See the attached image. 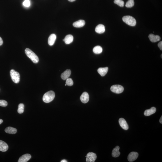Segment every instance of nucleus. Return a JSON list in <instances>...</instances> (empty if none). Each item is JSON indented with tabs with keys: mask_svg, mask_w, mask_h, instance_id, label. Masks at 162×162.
<instances>
[{
	"mask_svg": "<svg viewBox=\"0 0 162 162\" xmlns=\"http://www.w3.org/2000/svg\"><path fill=\"white\" fill-rule=\"evenodd\" d=\"M26 55L31 59L33 63H37L39 61V58L36 54L30 49L27 48L25 50Z\"/></svg>",
	"mask_w": 162,
	"mask_h": 162,
	"instance_id": "1",
	"label": "nucleus"
},
{
	"mask_svg": "<svg viewBox=\"0 0 162 162\" xmlns=\"http://www.w3.org/2000/svg\"><path fill=\"white\" fill-rule=\"evenodd\" d=\"M55 97L54 92L53 91H50L45 93L44 95L43 100L46 103H49L52 101Z\"/></svg>",
	"mask_w": 162,
	"mask_h": 162,
	"instance_id": "2",
	"label": "nucleus"
},
{
	"mask_svg": "<svg viewBox=\"0 0 162 162\" xmlns=\"http://www.w3.org/2000/svg\"><path fill=\"white\" fill-rule=\"evenodd\" d=\"M124 22L128 25L135 26L136 24V20L135 18L130 16H125L122 19Z\"/></svg>",
	"mask_w": 162,
	"mask_h": 162,
	"instance_id": "3",
	"label": "nucleus"
},
{
	"mask_svg": "<svg viewBox=\"0 0 162 162\" xmlns=\"http://www.w3.org/2000/svg\"><path fill=\"white\" fill-rule=\"evenodd\" d=\"M10 75L11 79L14 83L17 84L20 81L19 73L13 69L11 70L10 71Z\"/></svg>",
	"mask_w": 162,
	"mask_h": 162,
	"instance_id": "4",
	"label": "nucleus"
},
{
	"mask_svg": "<svg viewBox=\"0 0 162 162\" xmlns=\"http://www.w3.org/2000/svg\"><path fill=\"white\" fill-rule=\"evenodd\" d=\"M124 88L122 86L119 85H116L111 86L110 88V90L113 92L119 94L121 93L124 91Z\"/></svg>",
	"mask_w": 162,
	"mask_h": 162,
	"instance_id": "5",
	"label": "nucleus"
},
{
	"mask_svg": "<svg viewBox=\"0 0 162 162\" xmlns=\"http://www.w3.org/2000/svg\"><path fill=\"white\" fill-rule=\"evenodd\" d=\"M97 158V156L95 153L90 152L86 156V162H94Z\"/></svg>",
	"mask_w": 162,
	"mask_h": 162,
	"instance_id": "6",
	"label": "nucleus"
},
{
	"mask_svg": "<svg viewBox=\"0 0 162 162\" xmlns=\"http://www.w3.org/2000/svg\"><path fill=\"white\" fill-rule=\"evenodd\" d=\"M138 154L136 152H131L128 155V161L130 162H132L135 161L138 158Z\"/></svg>",
	"mask_w": 162,
	"mask_h": 162,
	"instance_id": "7",
	"label": "nucleus"
},
{
	"mask_svg": "<svg viewBox=\"0 0 162 162\" xmlns=\"http://www.w3.org/2000/svg\"><path fill=\"white\" fill-rule=\"evenodd\" d=\"M80 99L82 102L84 103H86L89 100V96L88 93L86 92L83 93L80 97Z\"/></svg>",
	"mask_w": 162,
	"mask_h": 162,
	"instance_id": "8",
	"label": "nucleus"
},
{
	"mask_svg": "<svg viewBox=\"0 0 162 162\" xmlns=\"http://www.w3.org/2000/svg\"><path fill=\"white\" fill-rule=\"evenodd\" d=\"M119 125L123 129L127 130L128 129V126L126 121L123 118H121L119 120Z\"/></svg>",
	"mask_w": 162,
	"mask_h": 162,
	"instance_id": "9",
	"label": "nucleus"
},
{
	"mask_svg": "<svg viewBox=\"0 0 162 162\" xmlns=\"http://www.w3.org/2000/svg\"><path fill=\"white\" fill-rule=\"evenodd\" d=\"M31 156L30 154H26L22 156L18 160V162H27L31 158Z\"/></svg>",
	"mask_w": 162,
	"mask_h": 162,
	"instance_id": "10",
	"label": "nucleus"
},
{
	"mask_svg": "<svg viewBox=\"0 0 162 162\" xmlns=\"http://www.w3.org/2000/svg\"><path fill=\"white\" fill-rule=\"evenodd\" d=\"M8 147L6 143L0 140V151L5 152L8 150Z\"/></svg>",
	"mask_w": 162,
	"mask_h": 162,
	"instance_id": "11",
	"label": "nucleus"
},
{
	"mask_svg": "<svg viewBox=\"0 0 162 162\" xmlns=\"http://www.w3.org/2000/svg\"><path fill=\"white\" fill-rule=\"evenodd\" d=\"M95 31L96 33L99 34H102L104 33L105 31V26L103 24L98 25L96 28Z\"/></svg>",
	"mask_w": 162,
	"mask_h": 162,
	"instance_id": "12",
	"label": "nucleus"
},
{
	"mask_svg": "<svg viewBox=\"0 0 162 162\" xmlns=\"http://www.w3.org/2000/svg\"><path fill=\"white\" fill-rule=\"evenodd\" d=\"M71 71L69 69H67L61 74V78L63 80H66L71 75Z\"/></svg>",
	"mask_w": 162,
	"mask_h": 162,
	"instance_id": "13",
	"label": "nucleus"
},
{
	"mask_svg": "<svg viewBox=\"0 0 162 162\" xmlns=\"http://www.w3.org/2000/svg\"><path fill=\"white\" fill-rule=\"evenodd\" d=\"M56 36L55 34H51L48 39V44L50 46H52L55 43L56 39Z\"/></svg>",
	"mask_w": 162,
	"mask_h": 162,
	"instance_id": "14",
	"label": "nucleus"
},
{
	"mask_svg": "<svg viewBox=\"0 0 162 162\" xmlns=\"http://www.w3.org/2000/svg\"><path fill=\"white\" fill-rule=\"evenodd\" d=\"M85 24V22L84 20H80L74 23L73 25L74 27L80 28L83 27Z\"/></svg>",
	"mask_w": 162,
	"mask_h": 162,
	"instance_id": "15",
	"label": "nucleus"
},
{
	"mask_svg": "<svg viewBox=\"0 0 162 162\" xmlns=\"http://www.w3.org/2000/svg\"><path fill=\"white\" fill-rule=\"evenodd\" d=\"M150 40L152 42H156L160 41L161 38L158 35H155L153 34H150L149 36Z\"/></svg>",
	"mask_w": 162,
	"mask_h": 162,
	"instance_id": "16",
	"label": "nucleus"
},
{
	"mask_svg": "<svg viewBox=\"0 0 162 162\" xmlns=\"http://www.w3.org/2000/svg\"><path fill=\"white\" fill-rule=\"evenodd\" d=\"M119 146H117L113 149L112 152V156L116 158L119 157L120 155V153L119 152Z\"/></svg>",
	"mask_w": 162,
	"mask_h": 162,
	"instance_id": "17",
	"label": "nucleus"
},
{
	"mask_svg": "<svg viewBox=\"0 0 162 162\" xmlns=\"http://www.w3.org/2000/svg\"><path fill=\"white\" fill-rule=\"evenodd\" d=\"M156 111V108L154 107H153L149 109L146 110L144 112V114L145 116H150L155 113Z\"/></svg>",
	"mask_w": 162,
	"mask_h": 162,
	"instance_id": "18",
	"label": "nucleus"
},
{
	"mask_svg": "<svg viewBox=\"0 0 162 162\" xmlns=\"http://www.w3.org/2000/svg\"><path fill=\"white\" fill-rule=\"evenodd\" d=\"M108 71V68L106 67L105 68H99L98 70V72L102 76H104L106 75Z\"/></svg>",
	"mask_w": 162,
	"mask_h": 162,
	"instance_id": "19",
	"label": "nucleus"
},
{
	"mask_svg": "<svg viewBox=\"0 0 162 162\" xmlns=\"http://www.w3.org/2000/svg\"><path fill=\"white\" fill-rule=\"evenodd\" d=\"M74 38L71 35H68L65 36L64 39V42L66 44H69L72 43L73 41Z\"/></svg>",
	"mask_w": 162,
	"mask_h": 162,
	"instance_id": "20",
	"label": "nucleus"
},
{
	"mask_svg": "<svg viewBox=\"0 0 162 162\" xmlns=\"http://www.w3.org/2000/svg\"><path fill=\"white\" fill-rule=\"evenodd\" d=\"M5 132L7 133L14 134L16 133L17 129L15 128L11 127H8L5 129Z\"/></svg>",
	"mask_w": 162,
	"mask_h": 162,
	"instance_id": "21",
	"label": "nucleus"
},
{
	"mask_svg": "<svg viewBox=\"0 0 162 162\" xmlns=\"http://www.w3.org/2000/svg\"><path fill=\"white\" fill-rule=\"evenodd\" d=\"M103 49L100 46H97L93 48V51L95 54H99L103 52Z\"/></svg>",
	"mask_w": 162,
	"mask_h": 162,
	"instance_id": "22",
	"label": "nucleus"
},
{
	"mask_svg": "<svg viewBox=\"0 0 162 162\" xmlns=\"http://www.w3.org/2000/svg\"><path fill=\"white\" fill-rule=\"evenodd\" d=\"M18 108L17 112L20 114L22 113L24 111V105L23 104L20 103L18 105Z\"/></svg>",
	"mask_w": 162,
	"mask_h": 162,
	"instance_id": "23",
	"label": "nucleus"
},
{
	"mask_svg": "<svg viewBox=\"0 0 162 162\" xmlns=\"http://www.w3.org/2000/svg\"><path fill=\"white\" fill-rule=\"evenodd\" d=\"M134 4L135 3L134 0H128L126 2L125 6L127 8H131L134 6Z\"/></svg>",
	"mask_w": 162,
	"mask_h": 162,
	"instance_id": "24",
	"label": "nucleus"
},
{
	"mask_svg": "<svg viewBox=\"0 0 162 162\" xmlns=\"http://www.w3.org/2000/svg\"><path fill=\"white\" fill-rule=\"evenodd\" d=\"M114 2L121 7H123L124 5V2L122 0H114Z\"/></svg>",
	"mask_w": 162,
	"mask_h": 162,
	"instance_id": "25",
	"label": "nucleus"
},
{
	"mask_svg": "<svg viewBox=\"0 0 162 162\" xmlns=\"http://www.w3.org/2000/svg\"><path fill=\"white\" fill-rule=\"evenodd\" d=\"M66 84L68 86H72L73 84V82L71 78H68L66 80Z\"/></svg>",
	"mask_w": 162,
	"mask_h": 162,
	"instance_id": "26",
	"label": "nucleus"
},
{
	"mask_svg": "<svg viewBox=\"0 0 162 162\" xmlns=\"http://www.w3.org/2000/svg\"><path fill=\"white\" fill-rule=\"evenodd\" d=\"M23 5L25 7H30V0H25L23 2Z\"/></svg>",
	"mask_w": 162,
	"mask_h": 162,
	"instance_id": "27",
	"label": "nucleus"
},
{
	"mask_svg": "<svg viewBox=\"0 0 162 162\" xmlns=\"http://www.w3.org/2000/svg\"><path fill=\"white\" fill-rule=\"evenodd\" d=\"M8 105V103L5 100H0V106L5 107Z\"/></svg>",
	"mask_w": 162,
	"mask_h": 162,
	"instance_id": "28",
	"label": "nucleus"
},
{
	"mask_svg": "<svg viewBox=\"0 0 162 162\" xmlns=\"http://www.w3.org/2000/svg\"><path fill=\"white\" fill-rule=\"evenodd\" d=\"M158 47L161 50H162V42L161 41L158 44Z\"/></svg>",
	"mask_w": 162,
	"mask_h": 162,
	"instance_id": "29",
	"label": "nucleus"
},
{
	"mask_svg": "<svg viewBox=\"0 0 162 162\" xmlns=\"http://www.w3.org/2000/svg\"><path fill=\"white\" fill-rule=\"evenodd\" d=\"M3 43V42L2 39L1 37H0V46L2 45Z\"/></svg>",
	"mask_w": 162,
	"mask_h": 162,
	"instance_id": "30",
	"label": "nucleus"
},
{
	"mask_svg": "<svg viewBox=\"0 0 162 162\" xmlns=\"http://www.w3.org/2000/svg\"><path fill=\"white\" fill-rule=\"evenodd\" d=\"M160 122L161 123H162V116L160 118Z\"/></svg>",
	"mask_w": 162,
	"mask_h": 162,
	"instance_id": "31",
	"label": "nucleus"
},
{
	"mask_svg": "<svg viewBox=\"0 0 162 162\" xmlns=\"http://www.w3.org/2000/svg\"><path fill=\"white\" fill-rule=\"evenodd\" d=\"M61 162H67V161H66V160H64L61 161Z\"/></svg>",
	"mask_w": 162,
	"mask_h": 162,
	"instance_id": "32",
	"label": "nucleus"
},
{
	"mask_svg": "<svg viewBox=\"0 0 162 162\" xmlns=\"http://www.w3.org/2000/svg\"><path fill=\"white\" fill-rule=\"evenodd\" d=\"M3 122L2 119H0V124H1V123H2V122Z\"/></svg>",
	"mask_w": 162,
	"mask_h": 162,
	"instance_id": "33",
	"label": "nucleus"
},
{
	"mask_svg": "<svg viewBox=\"0 0 162 162\" xmlns=\"http://www.w3.org/2000/svg\"><path fill=\"white\" fill-rule=\"evenodd\" d=\"M68 1H70V2H74V1L76 0H68Z\"/></svg>",
	"mask_w": 162,
	"mask_h": 162,
	"instance_id": "34",
	"label": "nucleus"
},
{
	"mask_svg": "<svg viewBox=\"0 0 162 162\" xmlns=\"http://www.w3.org/2000/svg\"><path fill=\"white\" fill-rule=\"evenodd\" d=\"M162 54H161V58H162Z\"/></svg>",
	"mask_w": 162,
	"mask_h": 162,
	"instance_id": "35",
	"label": "nucleus"
}]
</instances>
